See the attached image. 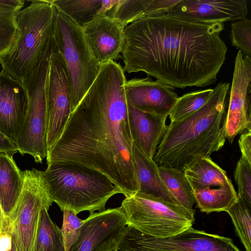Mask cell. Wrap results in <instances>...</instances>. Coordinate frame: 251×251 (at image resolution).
<instances>
[{"label":"cell","mask_w":251,"mask_h":251,"mask_svg":"<svg viewBox=\"0 0 251 251\" xmlns=\"http://www.w3.org/2000/svg\"><path fill=\"white\" fill-rule=\"evenodd\" d=\"M62 233L65 251H67L77 238L84 220L79 219L77 214L69 210L63 211Z\"/></svg>","instance_id":"obj_32"},{"label":"cell","mask_w":251,"mask_h":251,"mask_svg":"<svg viewBox=\"0 0 251 251\" xmlns=\"http://www.w3.org/2000/svg\"><path fill=\"white\" fill-rule=\"evenodd\" d=\"M28 106V98L23 82L2 70L0 72V132L14 143Z\"/></svg>","instance_id":"obj_15"},{"label":"cell","mask_w":251,"mask_h":251,"mask_svg":"<svg viewBox=\"0 0 251 251\" xmlns=\"http://www.w3.org/2000/svg\"><path fill=\"white\" fill-rule=\"evenodd\" d=\"M61 11L80 27L102 14V0H50Z\"/></svg>","instance_id":"obj_24"},{"label":"cell","mask_w":251,"mask_h":251,"mask_svg":"<svg viewBox=\"0 0 251 251\" xmlns=\"http://www.w3.org/2000/svg\"><path fill=\"white\" fill-rule=\"evenodd\" d=\"M132 156L139 184L138 191L179 205L164 184L159 174L158 165L153 159L146 155L133 142Z\"/></svg>","instance_id":"obj_19"},{"label":"cell","mask_w":251,"mask_h":251,"mask_svg":"<svg viewBox=\"0 0 251 251\" xmlns=\"http://www.w3.org/2000/svg\"><path fill=\"white\" fill-rule=\"evenodd\" d=\"M2 217H3V214H2V212L0 205V226L1 223V221L2 219Z\"/></svg>","instance_id":"obj_36"},{"label":"cell","mask_w":251,"mask_h":251,"mask_svg":"<svg viewBox=\"0 0 251 251\" xmlns=\"http://www.w3.org/2000/svg\"><path fill=\"white\" fill-rule=\"evenodd\" d=\"M230 84L220 82L200 109L170 122L153 158L160 166L183 172L198 159L209 157L224 146L227 94Z\"/></svg>","instance_id":"obj_3"},{"label":"cell","mask_w":251,"mask_h":251,"mask_svg":"<svg viewBox=\"0 0 251 251\" xmlns=\"http://www.w3.org/2000/svg\"><path fill=\"white\" fill-rule=\"evenodd\" d=\"M230 26L232 46L238 49L244 57L251 58V20L247 18L237 20L232 23Z\"/></svg>","instance_id":"obj_30"},{"label":"cell","mask_w":251,"mask_h":251,"mask_svg":"<svg viewBox=\"0 0 251 251\" xmlns=\"http://www.w3.org/2000/svg\"><path fill=\"white\" fill-rule=\"evenodd\" d=\"M48 150L62 134L73 111L68 70L58 51L51 56L46 83Z\"/></svg>","instance_id":"obj_11"},{"label":"cell","mask_w":251,"mask_h":251,"mask_svg":"<svg viewBox=\"0 0 251 251\" xmlns=\"http://www.w3.org/2000/svg\"><path fill=\"white\" fill-rule=\"evenodd\" d=\"M110 251H119V249L118 248L115 249L113 250Z\"/></svg>","instance_id":"obj_38"},{"label":"cell","mask_w":251,"mask_h":251,"mask_svg":"<svg viewBox=\"0 0 251 251\" xmlns=\"http://www.w3.org/2000/svg\"><path fill=\"white\" fill-rule=\"evenodd\" d=\"M23 173L22 192L7 218L8 228L17 251H33L41 211L49 210L53 201L42 171L33 168Z\"/></svg>","instance_id":"obj_9"},{"label":"cell","mask_w":251,"mask_h":251,"mask_svg":"<svg viewBox=\"0 0 251 251\" xmlns=\"http://www.w3.org/2000/svg\"><path fill=\"white\" fill-rule=\"evenodd\" d=\"M55 10L52 36L67 66L73 111L96 78L100 64L92 54L81 27Z\"/></svg>","instance_id":"obj_8"},{"label":"cell","mask_w":251,"mask_h":251,"mask_svg":"<svg viewBox=\"0 0 251 251\" xmlns=\"http://www.w3.org/2000/svg\"><path fill=\"white\" fill-rule=\"evenodd\" d=\"M119 251H241L232 239L192 226L174 236L156 238L127 226Z\"/></svg>","instance_id":"obj_10"},{"label":"cell","mask_w":251,"mask_h":251,"mask_svg":"<svg viewBox=\"0 0 251 251\" xmlns=\"http://www.w3.org/2000/svg\"><path fill=\"white\" fill-rule=\"evenodd\" d=\"M127 226L156 238L176 235L192 226L195 210L137 191L121 203Z\"/></svg>","instance_id":"obj_7"},{"label":"cell","mask_w":251,"mask_h":251,"mask_svg":"<svg viewBox=\"0 0 251 251\" xmlns=\"http://www.w3.org/2000/svg\"><path fill=\"white\" fill-rule=\"evenodd\" d=\"M55 12L50 0H32L19 11L14 40L0 56L2 70L21 81L32 73L52 36Z\"/></svg>","instance_id":"obj_5"},{"label":"cell","mask_w":251,"mask_h":251,"mask_svg":"<svg viewBox=\"0 0 251 251\" xmlns=\"http://www.w3.org/2000/svg\"><path fill=\"white\" fill-rule=\"evenodd\" d=\"M223 23L191 22L164 14L137 19L124 27V72H143L173 88L213 83L227 48Z\"/></svg>","instance_id":"obj_2"},{"label":"cell","mask_w":251,"mask_h":251,"mask_svg":"<svg viewBox=\"0 0 251 251\" xmlns=\"http://www.w3.org/2000/svg\"><path fill=\"white\" fill-rule=\"evenodd\" d=\"M238 144L241 156L251 163V131L241 134Z\"/></svg>","instance_id":"obj_34"},{"label":"cell","mask_w":251,"mask_h":251,"mask_svg":"<svg viewBox=\"0 0 251 251\" xmlns=\"http://www.w3.org/2000/svg\"><path fill=\"white\" fill-rule=\"evenodd\" d=\"M24 176L13 156L0 153V205L4 217L8 218L20 197Z\"/></svg>","instance_id":"obj_21"},{"label":"cell","mask_w":251,"mask_h":251,"mask_svg":"<svg viewBox=\"0 0 251 251\" xmlns=\"http://www.w3.org/2000/svg\"><path fill=\"white\" fill-rule=\"evenodd\" d=\"M81 28L92 54L100 64L121 57L124 27L107 13L96 16Z\"/></svg>","instance_id":"obj_16"},{"label":"cell","mask_w":251,"mask_h":251,"mask_svg":"<svg viewBox=\"0 0 251 251\" xmlns=\"http://www.w3.org/2000/svg\"><path fill=\"white\" fill-rule=\"evenodd\" d=\"M57 49L50 40L32 73L23 82L28 98V106L24 123L15 139L22 155L32 156L42 163L48 153V118L46 83L51 55Z\"/></svg>","instance_id":"obj_6"},{"label":"cell","mask_w":251,"mask_h":251,"mask_svg":"<svg viewBox=\"0 0 251 251\" xmlns=\"http://www.w3.org/2000/svg\"><path fill=\"white\" fill-rule=\"evenodd\" d=\"M48 211L43 208L41 211L33 251H65L61 229Z\"/></svg>","instance_id":"obj_26"},{"label":"cell","mask_w":251,"mask_h":251,"mask_svg":"<svg viewBox=\"0 0 251 251\" xmlns=\"http://www.w3.org/2000/svg\"><path fill=\"white\" fill-rule=\"evenodd\" d=\"M179 0H119L107 15L123 27L145 17L164 14Z\"/></svg>","instance_id":"obj_20"},{"label":"cell","mask_w":251,"mask_h":251,"mask_svg":"<svg viewBox=\"0 0 251 251\" xmlns=\"http://www.w3.org/2000/svg\"><path fill=\"white\" fill-rule=\"evenodd\" d=\"M128 107L133 141L146 155L153 159L167 130L168 116L143 112L128 102Z\"/></svg>","instance_id":"obj_18"},{"label":"cell","mask_w":251,"mask_h":251,"mask_svg":"<svg viewBox=\"0 0 251 251\" xmlns=\"http://www.w3.org/2000/svg\"><path fill=\"white\" fill-rule=\"evenodd\" d=\"M125 89L127 100L143 112L169 116L178 96L174 88L149 76L126 80Z\"/></svg>","instance_id":"obj_17"},{"label":"cell","mask_w":251,"mask_h":251,"mask_svg":"<svg viewBox=\"0 0 251 251\" xmlns=\"http://www.w3.org/2000/svg\"><path fill=\"white\" fill-rule=\"evenodd\" d=\"M213 89H206L189 92L178 97L169 114L171 122L184 119L195 113L209 100Z\"/></svg>","instance_id":"obj_28"},{"label":"cell","mask_w":251,"mask_h":251,"mask_svg":"<svg viewBox=\"0 0 251 251\" xmlns=\"http://www.w3.org/2000/svg\"><path fill=\"white\" fill-rule=\"evenodd\" d=\"M127 226L121 206L90 214L84 220L77 238L67 251H110L119 249Z\"/></svg>","instance_id":"obj_12"},{"label":"cell","mask_w":251,"mask_h":251,"mask_svg":"<svg viewBox=\"0 0 251 251\" xmlns=\"http://www.w3.org/2000/svg\"><path fill=\"white\" fill-rule=\"evenodd\" d=\"M251 206L237 196V201L226 212L231 218L235 231L246 251H251Z\"/></svg>","instance_id":"obj_29"},{"label":"cell","mask_w":251,"mask_h":251,"mask_svg":"<svg viewBox=\"0 0 251 251\" xmlns=\"http://www.w3.org/2000/svg\"><path fill=\"white\" fill-rule=\"evenodd\" d=\"M126 80L123 68L115 61L100 64L46 157L47 164L68 163L101 172L125 197L139 190L132 156Z\"/></svg>","instance_id":"obj_1"},{"label":"cell","mask_w":251,"mask_h":251,"mask_svg":"<svg viewBox=\"0 0 251 251\" xmlns=\"http://www.w3.org/2000/svg\"><path fill=\"white\" fill-rule=\"evenodd\" d=\"M9 251H17L13 242V246H12V249Z\"/></svg>","instance_id":"obj_37"},{"label":"cell","mask_w":251,"mask_h":251,"mask_svg":"<svg viewBox=\"0 0 251 251\" xmlns=\"http://www.w3.org/2000/svg\"><path fill=\"white\" fill-rule=\"evenodd\" d=\"M12 246L13 241L9 230L7 218L3 216L0 226V251H9Z\"/></svg>","instance_id":"obj_33"},{"label":"cell","mask_w":251,"mask_h":251,"mask_svg":"<svg viewBox=\"0 0 251 251\" xmlns=\"http://www.w3.org/2000/svg\"><path fill=\"white\" fill-rule=\"evenodd\" d=\"M183 172L193 190L222 187L232 183L225 171L210 156L198 159Z\"/></svg>","instance_id":"obj_22"},{"label":"cell","mask_w":251,"mask_h":251,"mask_svg":"<svg viewBox=\"0 0 251 251\" xmlns=\"http://www.w3.org/2000/svg\"><path fill=\"white\" fill-rule=\"evenodd\" d=\"M251 58L239 50L235 57L226 111V136L232 144L235 137L251 131Z\"/></svg>","instance_id":"obj_13"},{"label":"cell","mask_w":251,"mask_h":251,"mask_svg":"<svg viewBox=\"0 0 251 251\" xmlns=\"http://www.w3.org/2000/svg\"><path fill=\"white\" fill-rule=\"evenodd\" d=\"M246 0H179L166 14L191 22L223 23L246 18Z\"/></svg>","instance_id":"obj_14"},{"label":"cell","mask_w":251,"mask_h":251,"mask_svg":"<svg viewBox=\"0 0 251 251\" xmlns=\"http://www.w3.org/2000/svg\"><path fill=\"white\" fill-rule=\"evenodd\" d=\"M25 3L23 0H0V56L11 47L17 30V15Z\"/></svg>","instance_id":"obj_27"},{"label":"cell","mask_w":251,"mask_h":251,"mask_svg":"<svg viewBox=\"0 0 251 251\" xmlns=\"http://www.w3.org/2000/svg\"><path fill=\"white\" fill-rule=\"evenodd\" d=\"M237 185V196L251 206V163L241 156L234 173Z\"/></svg>","instance_id":"obj_31"},{"label":"cell","mask_w":251,"mask_h":251,"mask_svg":"<svg viewBox=\"0 0 251 251\" xmlns=\"http://www.w3.org/2000/svg\"><path fill=\"white\" fill-rule=\"evenodd\" d=\"M195 202L202 212L226 211L237 201V193L232 183L216 188L193 190Z\"/></svg>","instance_id":"obj_23"},{"label":"cell","mask_w":251,"mask_h":251,"mask_svg":"<svg viewBox=\"0 0 251 251\" xmlns=\"http://www.w3.org/2000/svg\"><path fill=\"white\" fill-rule=\"evenodd\" d=\"M42 174L51 199L62 211H102L111 197L122 194L101 172L77 164L50 163Z\"/></svg>","instance_id":"obj_4"},{"label":"cell","mask_w":251,"mask_h":251,"mask_svg":"<svg viewBox=\"0 0 251 251\" xmlns=\"http://www.w3.org/2000/svg\"><path fill=\"white\" fill-rule=\"evenodd\" d=\"M158 169L164 184L179 204L193 209L195 202L193 192L184 172L170 167L158 166Z\"/></svg>","instance_id":"obj_25"},{"label":"cell","mask_w":251,"mask_h":251,"mask_svg":"<svg viewBox=\"0 0 251 251\" xmlns=\"http://www.w3.org/2000/svg\"><path fill=\"white\" fill-rule=\"evenodd\" d=\"M18 152L16 144L0 132V153L13 155Z\"/></svg>","instance_id":"obj_35"}]
</instances>
